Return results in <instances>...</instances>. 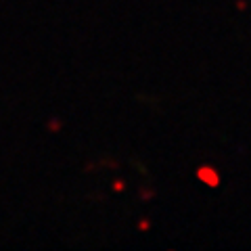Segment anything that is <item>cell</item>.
<instances>
[]
</instances>
